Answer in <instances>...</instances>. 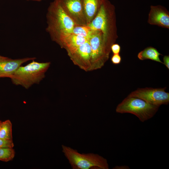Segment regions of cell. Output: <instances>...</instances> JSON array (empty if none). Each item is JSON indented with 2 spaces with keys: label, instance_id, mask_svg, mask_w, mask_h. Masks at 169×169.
<instances>
[{
  "label": "cell",
  "instance_id": "8fae6325",
  "mask_svg": "<svg viewBox=\"0 0 169 169\" xmlns=\"http://www.w3.org/2000/svg\"><path fill=\"white\" fill-rule=\"evenodd\" d=\"M147 22L151 25L169 29V12L163 6L151 5L150 6Z\"/></svg>",
  "mask_w": 169,
  "mask_h": 169
},
{
  "label": "cell",
  "instance_id": "d6986e66",
  "mask_svg": "<svg viewBox=\"0 0 169 169\" xmlns=\"http://www.w3.org/2000/svg\"><path fill=\"white\" fill-rule=\"evenodd\" d=\"M121 58L119 54H113L111 58V61L113 64H118L121 62Z\"/></svg>",
  "mask_w": 169,
  "mask_h": 169
},
{
  "label": "cell",
  "instance_id": "ac0fdd59",
  "mask_svg": "<svg viewBox=\"0 0 169 169\" xmlns=\"http://www.w3.org/2000/svg\"><path fill=\"white\" fill-rule=\"evenodd\" d=\"M14 146L13 140L0 139V148H13Z\"/></svg>",
  "mask_w": 169,
  "mask_h": 169
},
{
  "label": "cell",
  "instance_id": "44dd1931",
  "mask_svg": "<svg viewBox=\"0 0 169 169\" xmlns=\"http://www.w3.org/2000/svg\"><path fill=\"white\" fill-rule=\"evenodd\" d=\"M164 64L167 68L169 69V55L164 56L163 58Z\"/></svg>",
  "mask_w": 169,
  "mask_h": 169
},
{
  "label": "cell",
  "instance_id": "5bb4252c",
  "mask_svg": "<svg viewBox=\"0 0 169 169\" xmlns=\"http://www.w3.org/2000/svg\"><path fill=\"white\" fill-rule=\"evenodd\" d=\"M160 55H162L156 49L152 47H148L140 52L138 54L137 57L141 60L151 59L163 64L159 58Z\"/></svg>",
  "mask_w": 169,
  "mask_h": 169
},
{
  "label": "cell",
  "instance_id": "2e32d148",
  "mask_svg": "<svg viewBox=\"0 0 169 169\" xmlns=\"http://www.w3.org/2000/svg\"><path fill=\"white\" fill-rule=\"evenodd\" d=\"M95 31V30L91 29L87 25L76 24L73 28L71 33L89 39Z\"/></svg>",
  "mask_w": 169,
  "mask_h": 169
},
{
  "label": "cell",
  "instance_id": "7402d4cb",
  "mask_svg": "<svg viewBox=\"0 0 169 169\" xmlns=\"http://www.w3.org/2000/svg\"><path fill=\"white\" fill-rule=\"evenodd\" d=\"M114 169H130L129 167L126 165L123 166H116L114 167L113 168Z\"/></svg>",
  "mask_w": 169,
  "mask_h": 169
},
{
  "label": "cell",
  "instance_id": "4fadbf2b",
  "mask_svg": "<svg viewBox=\"0 0 169 169\" xmlns=\"http://www.w3.org/2000/svg\"><path fill=\"white\" fill-rule=\"evenodd\" d=\"M87 25L97 15L104 0H82Z\"/></svg>",
  "mask_w": 169,
  "mask_h": 169
},
{
  "label": "cell",
  "instance_id": "8992f818",
  "mask_svg": "<svg viewBox=\"0 0 169 169\" xmlns=\"http://www.w3.org/2000/svg\"><path fill=\"white\" fill-rule=\"evenodd\" d=\"M91 50V71L100 69L108 60L111 49L105 42L102 32L95 30L89 39Z\"/></svg>",
  "mask_w": 169,
  "mask_h": 169
},
{
  "label": "cell",
  "instance_id": "9c48e42d",
  "mask_svg": "<svg viewBox=\"0 0 169 169\" xmlns=\"http://www.w3.org/2000/svg\"><path fill=\"white\" fill-rule=\"evenodd\" d=\"M58 1L64 12L76 24L87 25L82 0Z\"/></svg>",
  "mask_w": 169,
  "mask_h": 169
},
{
  "label": "cell",
  "instance_id": "30bf717a",
  "mask_svg": "<svg viewBox=\"0 0 169 169\" xmlns=\"http://www.w3.org/2000/svg\"><path fill=\"white\" fill-rule=\"evenodd\" d=\"M61 48L64 49L67 54L71 53L89 40L87 38L72 33H63L51 38Z\"/></svg>",
  "mask_w": 169,
  "mask_h": 169
},
{
  "label": "cell",
  "instance_id": "ffe728a7",
  "mask_svg": "<svg viewBox=\"0 0 169 169\" xmlns=\"http://www.w3.org/2000/svg\"><path fill=\"white\" fill-rule=\"evenodd\" d=\"M110 49L113 54H119L120 52L121 47L118 44L114 43L112 45Z\"/></svg>",
  "mask_w": 169,
  "mask_h": 169
},
{
  "label": "cell",
  "instance_id": "9a60e30c",
  "mask_svg": "<svg viewBox=\"0 0 169 169\" xmlns=\"http://www.w3.org/2000/svg\"><path fill=\"white\" fill-rule=\"evenodd\" d=\"M12 126L10 120L1 122L0 124V139L12 140Z\"/></svg>",
  "mask_w": 169,
  "mask_h": 169
},
{
  "label": "cell",
  "instance_id": "52a82bcc",
  "mask_svg": "<svg viewBox=\"0 0 169 169\" xmlns=\"http://www.w3.org/2000/svg\"><path fill=\"white\" fill-rule=\"evenodd\" d=\"M166 87L138 88L128 95L141 99L147 103L160 106L169 103V93L165 91Z\"/></svg>",
  "mask_w": 169,
  "mask_h": 169
},
{
  "label": "cell",
  "instance_id": "d4e9b609",
  "mask_svg": "<svg viewBox=\"0 0 169 169\" xmlns=\"http://www.w3.org/2000/svg\"><path fill=\"white\" fill-rule=\"evenodd\" d=\"M2 122V121H1L0 120V124Z\"/></svg>",
  "mask_w": 169,
  "mask_h": 169
},
{
  "label": "cell",
  "instance_id": "6da1fadb",
  "mask_svg": "<svg viewBox=\"0 0 169 169\" xmlns=\"http://www.w3.org/2000/svg\"><path fill=\"white\" fill-rule=\"evenodd\" d=\"M115 7L108 0H104L95 17L87 26L91 29L99 30L104 41L110 49L118 38Z\"/></svg>",
  "mask_w": 169,
  "mask_h": 169
},
{
  "label": "cell",
  "instance_id": "603a6c76",
  "mask_svg": "<svg viewBox=\"0 0 169 169\" xmlns=\"http://www.w3.org/2000/svg\"><path fill=\"white\" fill-rule=\"evenodd\" d=\"M4 57L3 56H1L0 55V60H1V59H3V58Z\"/></svg>",
  "mask_w": 169,
  "mask_h": 169
},
{
  "label": "cell",
  "instance_id": "277c9868",
  "mask_svg": "<svg viewBox=\"0 0 169 169\" xmlns=\"http://www.w3.org/2000/svg\"><path fill=\"white\" fill-rule=\"evenodd\" d=\"M62 152L73 169H108L107 159L97 154L80 153L62 145Z\"/></svg>",
  "mask_w": 169,
  "mask_h": 169
},
{
  "label": "cell",
  "instance_id": "7a4b0ae2",
  "mask_svg": "<svg viewBox=\"0 0 169 169\" xmlns=\"http://www.w3.org/2000/svg\"><path fill=\"white\" fill-rule=\"evenodd\" d=\"M46 17V29L51 38L61 33H71L76 25L64 12L58 0H54L50 3Z\"/></svg>",
  "mask_w": 169,
  "mask_h": 169
},
{
  "label": "cell",
  "instance_id": "5b68a950",
  "mask_svg": "<svg viewBox=\"0 0 169 169\" xmlns=\"http://www.w3.org/2000/svg\"><path fill=\"white\" fill-rule=\"evenodd\" d=\"M159 107L140 98L128 95L117 105L115 111L117 113L133 114L143 122L152 118Z\"/></svg>",
  "mask_w": 169,
  "mask_h": 169
},
{
  "label": "cell",
  "instance_id": "ba28073f",
  "mask_svg": "<svg viewBox=\"0 0 169 169\" xmlns=\"http://www.w3.org/2000/svg\"><path fill=\"white\" fill-rule=\"evenodd\" d=\"M67 54L74 65L86 72L91 71V50L89 40Z\"/></svg>",
  "mask_w": 169,
  "mask_h": 169
},
{
  "label": "cell",
  "instance_id": "cb8c5ba5",
  "mask_svg": "<svg viewBox=\"0 0 169 169\" xmlns=\"http://www.w3.org/2000/svg\"><path fill=\"white\" fill-rule=\"evenodd\" d=\"M32 0V1H40V0Z\"/></svg>",
  "mask_w": 169,
  "mask_h": 169
},
{
  "label": "cell",
  "instance_id": "484cf974",
  "mask_svg": "<svg viewBox=\"0 0 169 169\" xmlns=\"http://www.w3.org/2000/svg\"><path fill=\"white\" fill-rule=\"evenodd\" d=\"M40 0V1H41V0Z\"/></svg>",
  "mask_w": 169,
  "mask_h": 169
},
{
  "label": "cell",
  "instance_id": "e0dca14e",
  "mask_svg": "<svg viewBox=\"0 0 169 169\" xmlns=\"http://www.w3.org/2000/svg\"><path fill=\"white\" fill-rule=\"evenodd\" d=\"M15 151L13 148H0V161L8 162L14 158Z\"/></svg>",
  "mask_w": 169,
  "mask_h": 169
},
{
  "label": "cell",
  "instance_id": "3957f363",
  "mask_svg": "<svg viewBox=\"0 0 169 169\" xmlns=\"http://www.w3.org/2000/svg\"><path fill=\"white\" fill-rule=\"evenodd\" d=\"M33 60L24 66H20L11 78L13 84L28 89L34 84H38L45 77V73L51 63H39Z\"/></svg>",
  "mask_w": 169,
  "mask_h": 169
},
{
  "label": "cell",
  "instance_id": "7c38bea8",
  "mask_svg": "<svg viewBox=\"0 0 169 169\" xmlns=\"http://www.w3.org/2000/svg\"><path fill=\"white\" fill-rule=\"evenodd\" d=\"M36 59L35 57H27L12 59L4 57L0 60V77L11 78L22 64Z\"/></svg>",
  "mask_w": 169,
  "mask_h": 169
}]
</instances>
